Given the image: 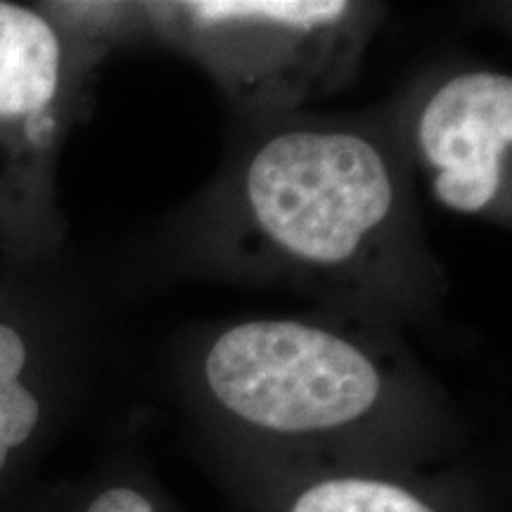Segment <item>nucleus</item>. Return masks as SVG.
I'll list each match as a JSON object with an SVG mask.
<instances>
[{
    "instance_id": "3",
    "label": "nucleus",
    "mask_w": 512,
    "mask_h": 512,
    "mask_svg": "<svg viewBox=\"0 0 512 512\" xmlns=\"http://www.w3.org/2000/svg\"><path fill=\"white\" fill-rule=\"evenodd\" d=\"M202 380L256 430L311 434L354 425L387 392V370L358 339L299 318H254L209 344Z\"/></svg>"
},
{
    "instance_id": "1",
    "label": "nucleus",
    "mask_w": 512,
    "mask_h": 512,
    "mask_svg": "<svg viewBox=\"0 0 512 512\" xmlns=\"http://www.w3.org/2000/svg\"><path fill=\"white\" fill-rule=\"evenodd\" d=\"M240 207L249 235L278 264L344 275L389 245L401 195L392 159L347 128H285L247 159Z\"/></svg>"
},
{
    "instance_id": "6",
    "label": "nucleus",
    "mask_w": 512,
    "mask_h": 512,
    "mask_svg": "<svg viewBox=\"0 0 512 512\" xmlns=\"http://www.w3.org/2000/svg\"><path fill=\"white\" fill-rule=\"evenodd\" d=\"M27 363L24 337L12 325L0 323V475L12 453L34 437L41 422V403L22 382Z\"/></svg>"
},
{
    "instance_id": "4",
    "label": "nucleus",
    "mask_w": 512,
    "mask_h": 512,
    "mask_svg": "<svg viewBox=\"0 0 512 512\" xmlns=\"http://www.w3.org/2000/svg\"><path fill=\"white\" fill-rule=\"evenodd\" d=\"M413 145L441 207L498 214L510 190V74L467 69L434 86L415 112Z\"/></svg>"
},
{
    "instance_id": "7",
    "label": "nucleus",
    "mask_w": 512,
    "mask_h": 512,
    "mask_svg": "<svg viewBox=\"0 0 512 512\" xmlns=\"http://www.w3.org/2000/svg\"><path fill=\"white\" fill-rule=\"evenodd\" d=\"M290 512H434L413 491L373 477H330L294 498Z\"/></svg>"
},
{
    "instance_id": "8",
    "label": "nucleus",
    "mask_w": 512,
    "mask_h": 512,
    "mask_svg": "<svg viewBox=\"0 0 512 512\" xmlns=\"http://www.w3.org/2000/svg\"><path fill=\"white\" fill-rule=\"evenodd\" d=\"M83 512H155V505L133 486L119 484L100 491Z\"/></svg>"
},
{
    "instance_id": "2",
    "label": "nucleus",
    "mask_w": 512,
    "mask_h": 512,
    "mask_svg": "<svg viewBox=\"0 0 512 512\" xmlns=\"http://www.w3.org/2000/svg\"><path fill=\"white\" fill-rule=\"evenodd\" d=\"M147 10L249 107L328 93L354 67L370 19L366 5L342 0H192Z\"/></svg>"
},
{
    "instance_id": "5",
    "label": "nucleus",
    "mask_w": 512,
    "mask_h": 512,
    "mask_svg": "<svg viewBox=\"0 0 512 512\" xmlns=\"http://www.w3.org/2000/svg\"><path fill=\"white\" fill-rule=\"evenodd\" d=\"M62 43L48 19L0 3V124L48 112L62 86Z\"/></svg>"
}]
</instances>
